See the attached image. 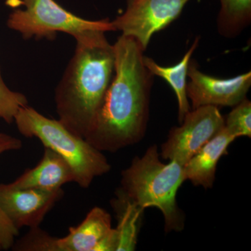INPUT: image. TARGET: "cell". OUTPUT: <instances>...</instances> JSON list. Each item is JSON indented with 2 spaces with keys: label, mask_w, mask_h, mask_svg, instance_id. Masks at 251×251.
Here are the masks:
<instances>
[{
  "label": "cell",
  "mask_w": 251,
  "mask_h": 251,
  "mask_svg": "<svg viewBox=\"0 0 251 251\" xmlns=\"http://www.w3.org/2000/svg\"><path fill=\"white\" fill-rule=\"evenodd\" d=\"M235 139L224 126L184 165L185 179L195 186L212 187L218 163L221 157L227 154L229 145Z\"/></svg>",
  "instance_id": "12"
},
{
  "label": "cell",
  "mask_w": 251,
  "mask_h": 251,
  "mask_svg": "<svg viewBox=\"0 0 251 251\" xmlns=\"http://www.w3.org/2000/svg\"><path fill=\"white\" fill-rule=\"evenodd\" d=\"M22 148V141L11 135L0 133V154L5 151L20 150Z\"/></svg>",
  "instance_id": "20"
},
{
  "label": "cell",
  "mask_w": 251,
  "mask_h": 251,
  "mask_svg": "<svg viewBox=\"0 0 251 251\" xmlns=\"http://www.w3.org/2000/svg\"><path fill=\"white\" fill-rule=\"evenodd\" d=\"M190 0H127L125 12L113 21L115 31L133 38L144 51L155 33L169 26Z\"/></svg>",
  "instance_id": "7"
},
{
  "label": "cell",
  "mask_w": 251,
  "mask_h": 251,
  "mask_svg": "<svg viewBox=\"0 0 251 251\" xmlns=\"http://www.w3.org/2000/svg\"><path fill=\"white\" fill-rule=\"evenodd\" d=\"M18 234L19 229L15 227L0 206V249H11Z\"/></svg>",
  "instance_id": "19"
},
{
  "label": "cell",
  "mask_w": 251,
  "mask_h": 251,
  "mask_svg": "<svg viewBox=\"0 0 251 251\" xmlns=\"http://www.w3.org/2000/svg\"><path fill=\"white\" fill-rule=\"evenodd\" d=\"M11 7L25 6L9 15L8 27L21 33L25 39L47 37L52 39L56 32H64L82 40L96 31H115L108 18L89 21L78 17L54 0H7Z\"/></svg>",
  "instance_id": "5"
},
{
  "label": "cell",
  "mask_w": 251,
  "mask_h": 251,
  "mask_svg": "<svg viewBox=\"0 0 251 251\" xmlns=\"http://www.w3.org/2000/svg\"><path fill=\"white\" fill-rule=\"evenodd\" d=\"M225 128L237 138L251 137V102L247 98L234 106L225 120Z\"/></svg>",
  "instance_id": "16"
},
{
  "label": "cell",
  "mask_w": 251,
  "mask_h": 251,
  "mask_svg": "<svg viewBox=\"0 0 251 251\" xmlns=\"http://www.w3.org/2000/svg\"><path fill=\"white\" fill-rule=\"evenodd\" d=\"M73 181L75 176L70 165L58 153L45 148L40 162L11 184L17 188L55 191Z\"/></svg>",
  "instance_id": "11"
},
{
  "label": "cell",
  "mask_w": 251,
  "mask_h": 251,
  "mask_svg": "<svg viewBox=\"0 0 251 251\" xmlns=\"http://www.w3.org/2000/svg\"><path fill=\"white\" fill-rule=\"evenodd\" d=\"M188 77L186 94L191 109L203 105L235 106L247 98L251 86V72L230 78H218L201 72L195 59L190 61Z\"/></svg>",
  "instance_id": "8"
},
{
  "label": "cell",
  "mask_w": 251,
  "mask_h": 251,
  "mask_svg": "<svg viewBox=\"0 0 251 251\" xmlns=\"http://www.w3.org/2000/svg\"><path fill=\"white\" fill-rule=\"evenodd\" d=\"M63 196L62 188L46 191L15 187L11 183L0 184V206L18 229L39 227Z\"/></svg>",
  "instance_id": "9"
},
{
  "label": "cell",
  "mask_w": 251,
  "mask_h": 251,
  "mask_svg": "<svg viewBox=\"0 0 251 251\" xmlns=\"http://www.w3.org/2000/svg\"><path fill=\"white\" fill-rule=\"evenodd\" d=\"M27 105V99L25 96L8 88L0 72V119L7 123H11L14 121L20 109Z\"/></svg>",
  "instance_id": "18"
},
{
  "label": "cell",
  "mask_w": 251,
  "mask_h": 251,
  "mask_svg": "<svg viewBox=\"0 0 251 251\" xmlns=\"http://www.w3.org/2000/svg\"><path fill=\"white\" fill-rule=\"evenodd\" d=\"M115 73L85 139L100 151L115 152L143 139L149 120L154 75L133 38L122 35L113 45Z\"/></svg>",
  "instance_id": "1"
},
{
  "label": "cell",
  "mask_w": 251,
  "mask_h": 251,
  "mask_svg": "<svg viewBox=\"0 0 251 251\" xmlns=\"http://www.w3.org/2000/svg\"><path fill=\"white\" fill-rule=\"evenodd\" d=\"M200 43V36L193 41L182 59L173 67H162L153 59L144 55L143 62L153 75L161 77L169 83L174 91L178 102V120L180 124L184 117L191 110V104L186 94L187 86L188 69L190 61Z\"/></svg>",
  "instance_id": "13"
},
{
  "label": "cell",
  "mask_w": 251,
  "mask_h": 251,
  "mask_svg": "<svg viewBox=\"0 0 251 251\" xmlns=\"http://www.w3.org/2000/svg\"><path fill=\"white\" fill-rule=\"evenodd\" d=\"M14 122L21 134L26 138H38L45 148L65 159L74 172V182L81 188H88L96 177L111 169L102 151L73 133L59 120L48 118L27 105L20 109Z\"/></svg>",
  "instance_id": "4"
},
{
  "label": "cell",
  "mask_w": 251,
  "mask_h": 251,
  "mask_svg": "<svg viewBox=\"0 0 251 251\" xmlns=\"http://www.w3.org/2000/svg\"><path fill=\"white\" fill-rule=\"evenodd\" d=\"M217 17L220 35L227 39L237 37L251 23V0H220Z\"/></svg>",
  "instance_id": "15"
},
{
  "label": "cell",
  "mask_w": 251,
  "mask_h": 251,
  "mask_svg": "<svg viewBox=\"0 0 251 251\" xmlns=\"http://www.w3.org/2000/svg\"><path fill=\"white\" fill-rule=\"evenodd\" d=\"M118 235L112 228L111 216L95 206L67 236L57 239V251H117Z\"/></svg>",
  "instance_id": "10"
},
{
  "label": "cell",
  "mask_w": 251,
  "mask_h": 251,
  "mask_svg": "<svg viewBox=\"0 0 251 251\" xmlns=\"http://www.w3.org/2000/svg\"><path fill=\"white\" fill-rule=\"evenodd\" d=\"M184 181V166L174 161L165 164L159 159L158 148L152 145L122 172L121 190L144 210L151 206L161 210L167 232H181L184 215L176 203V193Z\"/></svg>",
  "instance_id": "3"
},
{
  "label": "cell",
  "mask_w": 251,
  "mask_h": 251,
  "mask_svg": "<svg viewBox=\"0 0 251 251\" xmlns=\"http://www.w3.org/2000/svg\"><path fill=\"white\" fill-rule=\"evenodd\" d=\"M180 126L172 128L161 148L163 159L184 166L201 148L225 126L219 107L203 105L191 109Z\"/></svg>",
  "instance_id": "6"
},
{
  "label": "cell",
  "mask_w": 251,
  "mask_h": 251,
  "mask_svg": "<svg viewBox=\"0 0 251 251\" xmlns=\"http://www.w3.org/2000/svg\"><path fill=\"white\" fill-rule=\"evenodd\" d=\"M105 33L96 31L76 41L55 91L59 121L83 138L94 125L115 73L114 47Z\"/></svg>",
  "instance_id": "2"
},
{
  "label": "cell",
  "mask_w": 251,
  "mask_h": 251,
  "mask_svg": "<svg viewBox=\"0 0 251 251\" xmlns=\"http://www.w3.org/2000/svg\"><path fill=\"white\" fill-rule=\"evenodd\" d=\"M57 239L39 227H32L14 243L11 249L18 251H57Z\"/></svg>",
  "instance_id": "17"
},
{
  "label": "cell",
  "mask_w": 251,
  "mask_h": 251,
  "mask_svg": "<svg viewBox=\"0 0 251 251\" xmlns=\"http://www.w3.org/2000/svg\"><path fill=\"white\" fill-rule=\"evenodd\" d=\"M118 218L115 229L118 235L117 251H134L136 248L140 220L144 209L137 205L120 190L113 201Z\"/></svg>",
  "instance_id": "14"
}]
</instances>
